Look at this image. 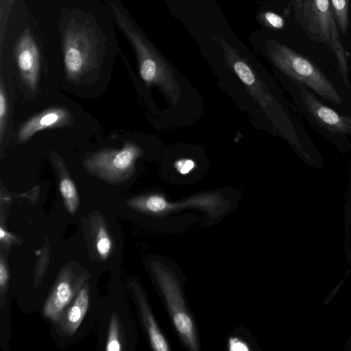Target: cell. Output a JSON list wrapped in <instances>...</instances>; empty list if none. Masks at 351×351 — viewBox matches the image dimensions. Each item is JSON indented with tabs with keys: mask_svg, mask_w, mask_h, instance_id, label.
Listing matches in <instances>:
<instances>
[{
	"mask_svg": "<svg viewBox=\"0 0 351 351\" xmlns=\"http://www.w3.org/2000/svg\"><path fill=\"white\" fill-rule=\"evenodd\" d=\"M292 3L295 18L306 35L315 42L326 44L335 54L343 80L350 87L347 53L330 0H293Z\"/></svg>",
	"mask_w": 351,
	"mask_h": 351,
	"instance_id": "obj_1",
	"label": "cell"
},
{
	"mask_svg": "<svg viewBox=\"0 0 351 351\" xmlns=\"http://www.w3.org/2000/svg\"><path fill=\"white\" fill-rule=\"evenodd\" d=\"M113 9L120 26L135 49L142 80L147 86L159 87L177 107L180 86L173 70L148 40L116 8Z\"/></svg>",
	"mask_w": 351,
	"mask_h": 351,
	"instance_id": "obj_2",
	"label": "cell"
},
{
	"mask_svg": "<svg viewBox=\"0 0 351 351\" xmlns=\"http://www.w3.org/2000/svg\"><path fill=\"white\" fill-rule=\"evenodd\" d=\"M265 47L269 60L283 73L322 97L341 103L342 99L330 81L308 58L274 39L267 40Z\"/></svg>",
	"mask_w": 351,
	"mask_h": 351,
	"instance_id": "obj_3",
	"label": "cell"
},
{
	"mask_svg": "<svg viewBox=\"0 0 351 351\" xmlns=\"http://www.w3.org/2000/svg\"><path fill=\"white\" fill-rule=\"evenodd\" d=\"M149 268L164 296L174 327L184 343L191 350H198L193 320L189 313L178 281L174 274L158 261L149 263Z\"/></svg>",
	"mask_w": 351,
	"mask_h": 351,
	"instance_id": "obj_4",
	"label": "cell"
},
{
	"mask_svg": "<svg viewBox=\"0 0 351 351\" xmlns=\"http://www.w3.org/2000/svg\"><path fill=\"white\" fill-rule=\"evenodd\" d=\"M123 291L117 279L114 280L101 312L100 330L107 351L125 350L132 343V322Z\"/></svg>",
	"mask_w": 351,
	"mask_h": 351,
	"instance_id": "obj_5",
	"label": "cell"
},
{
	"mask_svg": "<svg viewBox=\"0 0 351 351\" xmlns=\"http://www.w3.org/2000/svg\"><path fill=\"white\" fill-rule=\"evenodd\" d=\"M143 150L132 143L125 142L121 149L99 150L84 161L85 169L90 173L110 182H122L134 173L136 161Z\"/></svg>",
	"mask_w": 351,
	"mask_h": 351,
	"instance_id": "obj_6",
	"label": "cell"
},
{
	"mask_svg": "<svg viewBox=\"0 0 351 351\" xmlns=\"http://www.w3.org/2000/svg\"><path fill=\"white\" fill-rule=\"evenodd\" d=\"M93 282L90 278L80 289L71 303L54 325L55 339L60 345H66L79 339L88 329V319H93Z\"/></svg>",
	"mask_w": 351,
	"mask_h": 351,
	"instance_id": "obj_7",
	"label": "cell"
},
{
	"mask_svg": "<svg viewBox=\"0 0 351 351\" xmlns=\"http://www.w3.org/2000/svg\"><path fill=\"white\" fill-rule=\"evenodd\" d=\"M88 278V272L77 266V263L64 265L44 304V317L53 324L57 323Z\"/></svg>",
	"mask_w": 351,
	"mask_h": 351,
	"instance_id": "obj_8",
	"label": "cell"
},
{
	"mask_svg": "<svg viewBox=\"0 0 351 351\" xmlns=\"http://www.w3.org/2000/svg\"><path fill=\"white\" fill-rule=\"evenodd\" d=\"M219 42L228 65L239 78L244 88L249 91L251 99H254L263 111V108L269 107L273 100L271 95L267 90L261 75L250 60L223 38Z\"/></svg>",
	"mask_w": 351,
	"mask_h": 351,
	"instance_id": "obj_9",
	"label": "cell"
},
{
	"mask_svg": "<svg viewBox=\"0 0 351 351\" xmlns=\"http://www.w3.org/2000/svg\"><path fill=\"white\" fill-rule=\"evenodd\" d=\"M96 64L93 47L88 34L78 29L66 31L64 39V64L66 77L77 81Z\"/></svg>",
	"mask_w": 351,
	"mask_h": 351,
	"instance_id": "obj_10",
	"label": "cell"
},
{
	"mask_svg": "<svg viewBox=\"0 0 351 351\" xmlns=\"http://www.w3.org/2000/svg\"><path fill=\"white\" fill-rule=\"evenodd\" d=\"M219 202V197L214 194L195 196L178 203L169 202L163 196L158 194H151L132 197L127 202V204L132 209L140 212L160 215L179 208L192 206L210 210Z\"/></svg>",
	"mask_w": 351,
	"mask_h": 351,
	"instance_id": "obj_11",
	"label": "cell"
},
{
	"mask_svg": "<svg viewBox=\"0 0 351 351\" xmlns=\"http://www.w3.org/2000/svg\"><path fill=\"white\" fill-rule=\"evenodd\" d=\"M126 287L136 305L152 348L156 351H169V344L157 324L141 284L135 277L131 276L127 279Z\"/></svg>",
	"mask_w": 351,
	"mask_h": 351,
	"instance_id": "obj_12",
	"label": "cell"
},
{
	"mask_svg": "<svg viewBox=\"0 0 351 351\" xmlns=\"http://www.w3.org/2000/svg\"><path fill=\"white\" fill-rule=\"evenodd\" d=\"M15 57L21 78L31 92L37 90L40 54L38 46L29 31H26L17 42Z\"/></svg>",
	"mask_w": 351,
	"mask_h": 351,
	"instance_id": "obj_13",
	"label": "cell"
},
{
	"mask_svg": "<svg viewBox=\"0 0 351 351\" xmlns=\"http://www.w3.org/2000/svg\"><path fill=\"white\" fill-rule=\"evenodd\" d=\"M304 103L313 117L334 134H351V117L342 115L322 104L306 86L299 84Z\"/></svg>",
	"mask_w": 351,
	"mask_h": 351,
	"instance_id": "obj_14",
	"label": "cell"
},
{
	"mask_svg": "<svg viewBox=\"0 0 351 351\" xmlns=\"http://www.w3.org/2000/svg\"><path fill=\"white\" fill-rule=\"evenodd\" d=\"M71 120V113L64 108L47 109L34 115L21 125L18 132L17 140L19 142H25L38 132L64 126L69 124Z\"/></svg>",
	"mask_w": 351,
	"mask_h": 351,
	"instance_id": "obj_15",
	"label": "cell"
},
{
	"mask_svg": "<svg viewBox=\"0 0 351 351\" xmlns=\"http://www.w3.org/2000/svg\"><path fill=\"white\" fill-rule=\"evenodd\" d=\"M86 231L93 256L102 261L109 258L115 247L110 229L102 217L93 216Z\"/></svg>",
	"mask_w": 351,
	"mask_h": 351,
	"instance_id": "obj_16",
	"label": "cell"
},
{
	"mask_svg": "<svg viewBox=\"0 0 351 351\" xmlns=\"http://www.w3.org/2000/svg\"><path fill=\"white\" fill-rule=\"evenodd\" d=\"M58 176V184L60 195L66 210L73 214L77 209L79 196L73 180L69 176L60 159H55Z\"/></svg>",
	"mask_w": 351,
	"mask_h": 351,
	"instance_id": "obj_17",
	"label": "cell"
},
{
	"mask_svg": "<svg viewBox=\"0 0 351 351\" xmlns=\"http://www.w3.org/2000/svg\"><path fill=\"white\" fill-rule=\"evenodd\" d=\"M338 27L342 34L347 32L348 27L349 0H330Z\"/></svg>",
	"mask_w": 351,
	"mask_h": 351,
	"instance_id": "obj_18",
	"label": "cell"
},
{
	"mask_svg": "<svg viewBox=\"0 0 351 351\" xmlns=\"http://www.w3.org/2000/svg\"><path fill=\"white\" fill-rule=\"evenodd\" d=\"M8 97L3 78L0 82V143L2 144L8 123Z\"/></svg>",
	"mask_w": 351,
	"mask_h": 351,
	"instance_id": "obj_19",
	"label": "cell"
},
{
	"mask_svg": "<svg viewBox=\"0 0 351 351\" xmlns=\"http://www.w3.org/2000/svg\"><path fill=\"white\" fill-rule=\"evenodd\" d=\"M264 21L271 27L274 29H282L284 27L285 21L284 19L272 12H265L263 14Z\"/></svg>",
	"mask_w": 351,
	"mask_h": 351,
	"instance_id": "obj_20",
	"label": "cell"
},
{
	"mask_svg": "<svg viewBox=\"0 0 351 351\" xmlns=\"http://www.w3.org/2000/svg\"><path fill=\"white\" fill-rule=\"evenodd\" d=\"M228 350L230 351H248V345L241 339L232 337L228 339Z\"/></svg>",
	"mask_w": 351,
	"mask_h": 351,
	"instance_id": "obj_21",
	"label": "cell"
},
{
	"mask_svg": "<svg viewBox=\"0 0 351 351\" xmlns=\"http://www.w3.org/2000/svg\"><path fill=\"white\" fill-rule=\"evenodd\" d=\"M8 281V271L5 264V259H4L3 254L1 256L0 261V287L1 291L3 292L5 290Z\"/></svg>",
	"mask_w": 351,
	"mask_h": 351,
	"instance_id": "obj_22",
	"label": "cell"
},
{
	"mask_svg": "<svg viewBox=\"0 0 351 351\" xmlns=\"http://www.w3.org/2000/svg\"><path fill=\"white\" fill-rule=\"evenodd\" d=\"M195 163L189 159H182L176 163L178 171L182 174H186L193 169Z\"/></svg>",
	"mask_w": 351,
	"mask_h": 351,
	"instance_id": "obj_23",
	"label": "cell"
},
{
	"mask_svg": "<svg viewBox=\"0 0 351 351\" xmlns=\"http://www.w3.org/2000/svg\"><path fill=\"white\" fill-rule=\"evenodd\" d=\"M292 1H293V0H292Z\"/></svg>",
	"mask_w": 351,
	"mask_h": 351,
	"instance_id": "obj_24",
	"label": "cell"
}]
</instances>
